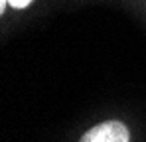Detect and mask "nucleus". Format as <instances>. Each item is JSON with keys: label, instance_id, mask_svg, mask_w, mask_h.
I'll return each mask as SVG.
<instances>
[{"label": "nucleus", "instance_id": "nucleus-2", "mask_svg": "<svg viewBox=\"0 0 146 142\" xmlns=\"http://www.w3.org/2000/svg\"><path fill=\"white\" fill-rule=\"evenodd\" d=\"M30 2H32V0H8V4H10L12 8H26Z\"/></svg>", "mask_w": 146, "mask_h": 142}, {"label": "nucleus", "instance_id": "nucleus-3", "mask_svg": "<svg viewBox=\"0 0 146 142\" xmlns=\"http://www.w3.org/2000/svg\"><path fill=\"white\" fill-rule=\"evenodd\" d=\"M6 4H8V0H0V12H4V8H6Z\"/></svg>", "mask_w": 146, "mask_h": 142}, {"label": "nucleus", "instance_id": "nucleus-1", "mask_svg": "<svg viewBox=\"0 0 146 142\" xmlns=\"http://www.w3.org/2000/svg\"><path fill=\"white\" fill-rule=\"evenodd\" d=\"M128 128L119 120H107L85 132L81 142H128Z\"/></svg>", "mask_w": 146, "mask_h": 142}]
</instances>
